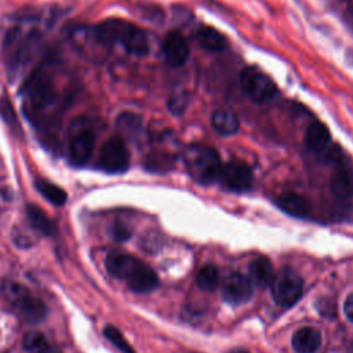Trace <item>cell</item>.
Returning <instances> with one entry per match:
<instances>
[{"instance_id":"6da1fadb","label":"cell","mask_w":353,"mask_h":353,"mask_svg":"<svg viewBox=\"0 0 353 353\" xmlns=\"http://www.w3.org/2000/svg\"><path fill=\"white\" fill-rule=\"evenodd\" d=\"M22 108L32 121L39 120L59 102V92L54 81V74L47 65H40L25 80L21 88Z\"/></svg>"},{"instance_id":"7a4b0ae2","label":"cell","mask_w":353,"mask_h":353,"mask_svg":"<svg viewBox=\"0 0 353 353\" xmlns=\"http://www.w3.org/2000/svg\"><path fill=\"white\" fill-rule=\"evenodd\" d=\"M41 40V30L33 22L21 21L12 25L3 40V57L7 69L15 74L21 68H25L34 57Z\"/></svg>"},{"instance_id":"3957f363","label":"cell","mask_w":353,"mask_h":353,"mask_svg":"<svg viewBox=\"0 0 353 353\" xmlns=\"http://www.w3.org/2000/svg\"><path fill=\"white\" fill-rule=\"evenodd\" d=\"M94 36L98 43L105 46L119 44L135 57H145L149 54V39L145 30L119 18L99 22L94 28Z\"/></svg>"},{"instance_id":"277c9868","label":"cell","mask_w":353,"mask_h":353,"mask_svg":"<svg viewBox=\"0 0 353 353\" xmlns=\"http://www.w3.org/2000/svg\"><path fill=\"white\" fill-rule=\"evenodd\" d=\"M182 157L188 174L196 182L208 185L219 178L222 163L214 148L194 143L185 149Z\"/></svg>"},{"instance_id":"5b68a950","label":"cell","mask_w":353,"mask_h":353,"mask_svg":"<svg viewBox=\"0 0 353 353\" xmlns=\"http://www.w3.org/2000/svg\"><path fill=\"white\" fill-rule=\"evenodd\" d=\"M1 290L4 298L14 306L18 316L26 323H40L46 319V303L32 295L25 285L14 280H4Z\"/></svg>"},{"instance_id":"8992f818","label":"cell","mask_w":353,"mask_h":353,"mask_svg":"<svg viewBox=\"0 0 353 353\" xmlns=\"http://www.w3.org/2000/svg\"><path fill=\"white\" fill-rule=\"evenodd\" d=\"M97 132L94 125L87 119H77L73 121L68 135V160L74 167H84L95 146Z\"/></svg>"},{"instance_id":"52a82bcc","label":"cell","mask_w":353,"mask_h":353,"mask_svg":"<svg viewBox=\"0 0 353 353\" xmlns=\"http://www.w3.org/2000/svg\"><path fill=\"white\" fill-rule=\"evenodd\" d=\"M240 87L244 94L256 103L270 101L277 92V87L273 80L255 66H247L241 70Z\"/></svg>"},{"instance_id":"ba28073f","label":"cell","mask_w":353,"mask_h":353,"mask_svg":"<svg viewBox=\"0 0 353 353\" xmlns=\"http://www.w3.org/2000/svg\"><path fill=\"white\" fill-rule=\"evenodd\" d=\"M270 288L274 301L283 307H290L301 298L303 283L296 272L290 268H283L273 276Z\"/></svg>"},{"instance_id":"9c48e42d","label":"cell","mask_w":353,"mask_h":353,"mask_svg":"<svg viewBox=\"0 0 353 353\" xmlns=\"http://www.w3.org/2000/svg\"><path fill=\"white\" fill-rule=\"evenodd\" d=\"M97 167L108 174H121L130 167V153L120 137H110L101 146Z\"/></svg>"},{"instance_id":"30bf717a","label":"cell","mask_w":353,"mask_h":353,"mask_svg":"<svg viewBox=\"0 0 353 353\" xmlns=\"http://www.w3.org/2000/svg\"><path fill=\"white\" fill-rule=\"evenodd\" d=\"M221 183L232 192H245L252 185V171L241 161H230L222 165L219 178Z\"/></svg>"},{"instance_id":"8fae6325","label":"cell","mask_w":353,"mask_h":353,"mask_svg":"<svg viewBox=\"0 0 353 353\" xmlns=\"http://www.w3.org/2000/svg\"><path fill=\"white\" fill-rule=\"evenodd\" d=\"M252 283L239 272L229 273L222 281V296L230 305H241L250 301Z\"/></svg>"},{"instance_id":"7c38bea8","label":"cell","mask_w":353,"mask_h":353,"mask_svg":"<svg viewBox=\"0 0 353 353\" xmlns=\"http://www.w3.org/2000/svg\"><path fill=\"white\" fill-rule=\"evenodd\" d=\"M163 54L168 65L182 66L189 57V44L179 32L172 30L163 40Z\"/></svg>"},{"instance_id":"4fadbf2b","label":"cell","mask_w":353,"mask_h":353,"mask_svg":"<svg viewBox=\"0 0 353 353\" xmlns=\"http://www.w3.org/2000/svg\"><path fill=\"white\" fill-rule=\"evenodd\" d=\"M142 261L137 259L132 255L128 254H121V252H112L106 256L105 265L108 272L116 277V279H121V280H127L130 277V274L141 265Z\"/></svg>"},{"instance_id":"5bb4252c","label":"cell","mask_w":353,"mask_h":353,"mask_svg":"<svg viewBox=\"0 0 353 353\" xmlns=\"http://www.w3.org/2000/svg\"><path fill=\"white\" fill-rule=\"evenodd\" d=\"M125 283L135 292H149L159 285V279L153 269L141 262V265L130 274Z\"/></svg>"},{"instance_id":"9a60e30c","label":"cell","mask_w":353,"mask_h":353,"mask_svg":"<svg viewBox=\"0 0 353 353\" xmlns=\"http://www.w3.org/2000/svg\"><path fill=\"white\" fill-rule=\"evenodd\" d=\"M291 345L296 353H314L321 345V334L313 327L299 328L294 334Z\"/></svg>"},{"instance_id":"2e32d148","label":"cell","mask_w":353,"mask_h":353,"mask_svg":"<svg viewBox=\"0 0 353 353\" xmlns=\"http://www.w3.org/2000/svg\"><path fill=\"white\" fill-rule=\"evenodd\" d=\"M211 124L214 130L221 135H233L240 128V121L237 114L228 108H218L212 112Z\"/></svg>"},{"instance_id":"e0dca14e","label":"cell","mask_w":353,"mask_h":353,"mask_svg":"<svg viewBox=\"0 0 353 353\" xmlns=\"http://www.w3.org/2000/svg\"><path fill=\"white\" fill-rule=\"evenodd\" d=\"M276 204L287 214L296 218H306L310 214V203L298 193H284L277 197Z\"/></svg>"},{"instance_id":"ac0fdd59","label":"cell","mask_w":353,"mask_h":353,"mask_svg":"<svg viewBox=\"0 0 353 353\" xmlns=\"http://www.w3.org/2000/svg\"><path fill=\"white\" fill-rule=\"evenodd\" d=\"M330 189L331 193L341 200H346L353 194V181L345 165L338 164L334 168L330 178Z\"/></svg>"},{"instance_id":"d6986e66","label":"cell","mask_w":353,"mask_h":353,"mask_svg":"<svg viewBox=\"0 0 353 353\" xmlns=\"http://www.w3.org/2000/svg\"><path fill=\"white\" fill-rule=\"evenodd\" d=\"M330 139H331L330 130L321 121H313L306 128L305 145L310 150L320 152V150L325 149L327 145L330 143Z\"/></svg>"},{"instance_id":"ffe728a7","label":"cell","mask_w":353,"mask_h":353,"mask_svg":"<svg viewBox=\"0 0 353 353\" xmlns=\"http://www.w3.org/2000/svg\"><path fill=\"white\" fill-rule=\"evenodd\" d=\"M196 40L204 50L212 51V52L223 51L228 44L226 37L219 30L211 26L200 28L196 33Z\"/></svg>"},{"instance_id":"44dd1931","label":"cell","mask_w":353,"mask_h":353,"mask_svg":"<svg viewBox=\"0 0 353 353\" xmlns=\"http://www.w3.org/2000/svg\"><path fill=\"white\" fill-rule=\"evenodd\" d=\"M250 279L251 283L263 288L272 283L273 279V266L266 256H258L250 263Z\"/></svg>"},{"instance_id":"7402d4cb","label":"cell","mask_w":353,"mask_h":353,"mask_svg":"<svg viewBox=\"0 0 353 353\" xmlns=\"http://www.w3.org/2000/svg\"><path fill=\"white\" fill-rule=\"evenodd\" d=\"M34 186H36L37 192H39L46 200H48L50 203H52V204H55V205H63V204L66 203V200H68L66 192H65L61 186L52 183V182L48 181V179L36 178Z\"/></svg>"},{"instance_id":"603a6c76","label":"cell","mask_w":353,"mask_h":353,"mask_svg":"<svg viewBox=\"0 0 353 353\" xmlns=\"http://www.w3.org/2000/svg\"><path fill=\"white\" fill-rule=\"evenodd\" d=\"M26 215L33 229L43 234H52L54 233V223L48 218V215L37 205L28 204L26 205Z\"/></svg>"},{"instance_id":"cb8c5ba5","label":"cell","mask_w":353,"mask_h":353,"mask_svg":"<svg viewBox=\"0 0 353 353\" xmlns=\"http://www.w3.org/2000/svg\"><path fill=\"white\" fill-rule=\"evenodd\" d=\"M117 127L123 135H125L131 139H135L141 134L142 121L138 114L121 113L117 119Z\"/></svg>"},{"instance_id":"d4e9b609","label":"cell","mask_w":353,"mask_h":353,"mask_svg":"<svg viewBox=\"0 0 353 353\" xmlns=\"http://www.w3.org/2000/svg\"><path fill=\"white\" fill-rule=\"evenodd\" d=\"M197 285L204 291H214L219 283V270L215 265L207 263L204 265L196 277Z\"/></svg>"},{"instance_id":"484cf974","label":"cell","mask_w":353,"mask_h":353,"mask_svg":"<svg viewBox=\"0 0 353 353\" xmlns=\"http://www.w3.org/2000/svg\"><path fill=\"white\" fill-rule=\"evenodd\" d=\"M23 347L30 353H52L46 336L37 331H30L23 336Z\"/></svg>"},{"instance_id":"4316f807","label":"cell","mask_w":353,"mask_h":353,"mask_svg":"<svg viewBox=\"0 0 353 353\" xmlns=\"http://www.w3.org/2000/svg\"><path fill=\"white\" fill-rule=\"evenodd\" d=\"M103 332H105L106 338H108L114 346H117L123 353H134V350L131 349V346L128 345V342L124 339V336L121 335V332H120L116 327L108 325Z\"/></svg>"},{"instance_id":"83f0119b","label":"cell","mask_w":353,"mask_h":353,"mask_svg":"<svg viewBox=\"0 0 353 353\" xmlns=\"http://www.w3.org/2000/svg\"><path fill=\"white\" fill-rule=\"evenodd\" d=\"M188 106V97L185 92H175L168 99V110L174 114H181Z\"/></svg>"},{"instance_id":"f1b7e54d","label":"cell","mask_w":353,"mask_h":353,"mask_svg":"<svg viewBox=\"0 0 353 353\" xmlns=\"http://www.w3.org/2000/svg\"><path fill=\"white\" fill-rule=\"evenodd\" d=\"M112 234L117 241H124L131 236V232L123 223H114V226L112 229Z\"/></svg>"},{"instance_id":"f546056e","label":"cell","mask_w":353,"mask_h":353,"mask_svg":"<svg viewBox=\"0 0 353 353\" xmlns=\"http://www.w3.org/2000/svg\"><path fill=\"white\" fill-rule=\"evenodd\" d=\"M343 310H345V314H346L347 320H350L353 323V294L346 298L345 305H343Z\"/></svg>"},{"instance_id":"4dcf8cb0","label":"cell","mask_w":353,"mask_h":353,"mask_svg":"<svg viewBox=\"0 0 353 353\" xmlns=\"http://www.w3.org/2000/svg\"><path fill=\"white\" fill-rule=\"evenodd\" d=\"M229 353H250V352H247V350H244V349H234V350H232V352H229Z\"/></svg>"}]
</instances>
